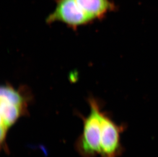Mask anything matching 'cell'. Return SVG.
<instances>
[{
	"mask_svg": "<svg viewBox=\"0 0 158 157\" xmlns=\"http://www.w3.org/2000/svg\"><path fill=\"white\" fill-rule=\"evenodd\" d=\"M32 96L25 88L15 89L9 84L1 88L0 147L9 153L7 138L9 131L21 117L29 115L28 107Z\"/></svg>",
	"mask_w": 158,
	"mask_h": 157,
	"instance_id": "obj_1",
	"label": "cell"
},
{
	"mask_svg": "<svg viewBox=\"0 0 158 157\" xmlns=\"http://www.w3.org/2000/svg\"><path fill=\"white\" fill-rule=\"evenodd\" d=\"M89 114L86 117L78 114L83 122L82 133L75 142V149L81 157H95L100 155L102 118L103 112L98 101L88 99Z\"/></svg>",
	"mask_w": 158,
	"mask_h": 157,
	"instance_id": "obj_2",
	"label": "cell"
},
{
	"mask_svg": "<svg viewBox=\"0 0 158 157\" xmlns=\"http://www.w3.org/2000/svg\"><path fill=\"white\" fill-rule=\"evenodd\" d=\"M55 9L47 17L49 24L61 22L76 30L93 22L78 5L76 0H56Z\"/></svg>",
	"mask_w": 158,
	"mask_h": 157,
	"instance_id": "obj_3",
	"label": "cell"
},
{
	"mask_svg": "<svg viewBox=\"0 0 158 157\" xmlns=\"http://www.w3.org/2000/svg\"><path fill=\"white\" fill-rule=\"evenodd\" d=\"M122 126H118L107 114L103 113L102 118L100 142L101 157H118L121 152L120 134Z\"/></svg>",
	"mask_w": 158,
	"mask_h": 157,
	"instance_id": "obj_4",
	"label": "cell"
},
{
	"mask_svg": "<svg viewBox=\"0 0 158 157\" xmlns=\"http://www.w3.org/2000/svg\"><path fill=\"white\" fill-rule=\"evenodd\" d=\"M84 12L93 21L103 19L107 14L116 9L110 0H76Z\"/></svg>",
	"mask_w": 158,
	"mask_h": 157,
	"instance_id": "obj_5",
	"label": "cell"
}]
</instances>
